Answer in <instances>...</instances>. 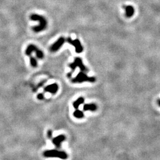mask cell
Returning <instances> with one entry per match:
<instances>
[{
	"label": "cell",
	"instance_id": "4",
	"mask_svg": "<svg viewBox=\"0 0 160 160\" xmlns=\"http://www.w3.org/2000/svg\"><path fill=\"white\" fill-rule=\"evenodd\" d=\"M96 81L94 77H90L87 75L84 72L81 71L78 73L75 78L72 79L71 81L73 83H81L84 81H88V82H94Z\"/></svg>",
	"mask_w": 160,
	"mask_h": 160
},
{
	"label": "cell",
	"instance_id": "14",
	"mask_svg": "<svg viewBox=\"0 0 160 160\" xmlns=\"http://www.w3.org/2000/svg\"><path fill=\"white\" fill-rule=\"evenodd\" d=\"M30 64L32 66H33V67L37 66V61H36V59L35 58L30 57Z\"/></svg>",
	"mask_w": 160,
	"mask_h": 160
},
{
	"label": "cell",
	"instance_id": "16",
	"mask_svg": "<svg viewBox=\"0 0 160 160\" xmlns=\"http://www.w3.org/2000/svg\"><path fill=\"white\" fill-rule=\"evenodd\" d=\"M38 99L39 100H43L44 99V96L43 94H39L38 95Z\"/></svg>",
	"mask_w": 160,
	"mask_h": 160
},
{
	"label": "cell",
	"instance_id": "17",
	"mask_svg": "<svg viewBox=\"0 0 160 160\" xmlns=\"http://www.w3.org/2000/svg\"><path fill=\"white\" fill-rule=\"evenodd\" d=\"M157 103H158V105H159V106H160V99H159V100L157 101Z\"/></svg>",
	"mask_w": 160,
	"mask_h": 160
},
{
	"label": "cell",
	"instance_id": "12",
	"mask_svg": "<svg viewBox=\"0 0 160 160\" xmlns=\"http://www.w3.org/2000/svg\"><path fill=\"white\" fill-rule=\"evenodd\" d=\"M84 98H83V97L78 98V99H77V100H76L74 102V103H73L74 107L75 108V109H78L80 105L82 104V103H84Z\"/></svg>",
	"mask_w": 160,
	"mask_h": 160
},
{
	"label": "cell",
	"instance_id": "6",
	"mask_svg": "<svg viewBox=\"0 0 160 160\" xmlns=\"http://www.w3.org/2000/svg\"><path fill=\"white\" fill-rule=\"evenodd\" d=\"M66 41L69 43V44H72V46H74L75 48V52L77 53H81L83 51V47L81 45V43H80V40L78 39H75L72 40V39L70 38H68L66 39Z\"/></svg>",
	"mask_w": 160,
	"mask_h": 160
},
{
	"label": "cell",
	"instance_id": "13",
	"mask_svg": "<svg viewBox=\"0 0 160 160\" xmlns=\"http://www.w3.org/2000/svg\"><path fill=\"white\" fill-rule=\"evenodd\" d=\"M74 116L75 118L78 119H81L84 117V113H83V112H81V110H80L77 109L74 113Z\"/></svg>",
	"mask_w": 160,
	"mask_h": 160
},
{
	"label": "cell",
	"instance_id": "11",
	"mask_svg": "<svg viewBox=\"0 0 160 160\" xmlns=\"http://www.w3.org/2000/svg\"><path fill=\"white\" fill-rule=\"evenodd\" d=\"M97 109V106L94 104H86L83 107V110L84 111L87 110H91V111H95Z\"/></svg>",
	"mask_w": 160,
	"mask_h": 160
},
{
	"label": "cell",
	"instance_id": "1",
	"mask_svg": "<svg viewBox=\"0 0 160 160\" xmlns=\"http://www.w3.org/2000/svg\"><path fill=\"white\" fill-rule=\"evenodd\" d=\"M30 19L34 21H38L39 23V25L38 26H36L33 28L34 32L38 33L41 32L46 29L47 26V21L45 18L41 16H39L38 14H32L30 16Z\"/></svg>",
	"mask_w": 160,
	"mask_h": 160
},
{
	"label": "cell",
	"instance_id": "3",
	"mask_svg": "<svg viewBox=\"0 0 160 160\" xmlns=\"http://www.w3.org/2000/svg\"><path fill=\"white\" fill-rule=\"evenodd\" d=\"M43 155L45 157H56L62 160H66L68 158V155L66 152L55 149L44 151Z\"/></svg>",
	"mask_w": 160,
	"mask_h": 160
},
{
	"label": "cell",
	"instance_id": "7",
	"mask_svg": "<svg viewBox=\"0 0 160 160\" xmlns=\"http://www.w3.org/2000/svg\"><path fill=\"white\" fill-rule=\"evenodd\" d=\"M65 41V38H63V37H60L55 43H53L52 45V46L50 47V50L52 52H56L57 50H58L60 49V47L62 46V44L64 43Z\"/></svg>",
	"mask_w": 160,
	"mask_h": 160
},
{
	"label": "cell",
	"instance_id": "8",
	"mask_svg": "<svg viewBox=\"0 0 160 160\" xmlns=\"http://www.w3.org/2000/svg\"><path fill=\"white\" fill-rule=\"evenodd\" d=\"M65 140V136L63 135H60L53 139L52 142L57 148H60L61 143Z\"/></svg>",
	"mask_w": 160,
	"mask_h": 160
},
{
	"label": "cell",
	"instance_id": "5",
	"mask_svg": "<svg viewBox=\"0 0 160 160\" xmlns=\"http://www.w3.org/2000/svg\"><path fill=\"white\" fill-rule=\"evenodd\" d=\"M35 52L36 53V56L38 58L41 59L43 58V53L41 50H40L34 44H30L28 46L26 50V54L27 56H30L32 52Z\"/></svg>",
	"mask_w": 160,
	"mask_h": 160
},
{
	"label": "cell",
	"instance_id": "2",
	"mask_svg": "<svg viewBox=\"0 0 160 160\" xmlns=\"http://www.w3.org/2000/svg\"><path fill=\"white\" fill-rule=\"evenodd\" d=\"M69 66L71 69V72L68 73L67 75V77H69V78H70L71 77L72 74L73 73L74 71L75 70L77 67H79L81 71H82V72H87V71H88L87 68L83 64L82 59L80 58H75L74 63H70V64L69 65Z\"/></svg>",
	"mask_w": 160,
	"mask_h": 160
},
{
	"label": "cell",
	"instance_id": "10",
	"mask_svg": "<svg viewBox=\"0 0 160 160\" xmlns=\"http://www.w3.org/2000/svg\"><path fill=\"white\" fill-rule=\"evenodd\" d=\"M124 8H125L126 13L125 15L127 18L132 17V16L135 13V9L132 5H126L124 6Z\"/></svg>",
	"mask_w": 160,
	"mask_h": 160
},
{
	"label": "cell",
	"instance_id": "15",
	"mask_svg": "<svg viewBox=\"0 0 160 160\" xmlns=\"http://www.w3.org/2000/svg\"><path fill=\"white\" fill-rule=\"evenodd\" d=\"M52 132L51 130H49L47 131V137L49 138H50L52 137Z\"/></svg>",
	"mask_w": 160,
	"mask_h": 160
},
{
	"label": "cell",
	"instance_id": "9",
	"mask_svg": "<svg viewBox=\"0 0 160 160\" xmlns=\"http://www.w3.org/2000/svg\"><path fill=\"white\" fill-rule=\"evenodd\" d=\"M44 90L45 91L49 92L51 94H55L58 90V85L57 84H52L44 87Z\"/></svg>",
	"mask_w": 160,
	"mask_h": 160
}]
</instances>
